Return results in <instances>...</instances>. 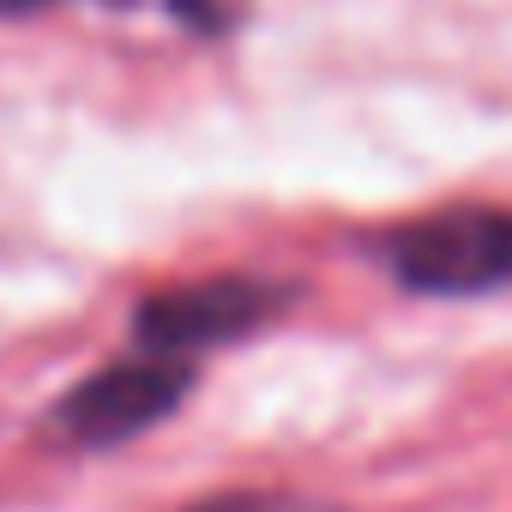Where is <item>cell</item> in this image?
Returning <instances> with one entry per match:
<instances>
[{
  "mask_svg": "<svg viewBox=\"0 0 512 512\" xmlns=\"http://www.w3.org/2000/svg\"><path fill=\"white\" fill-rule=\"evenodd\" d=\"M386 266L416 296H488L512 284V211L452 205L386 241Z\"/></svg>",
  "mask_w": 512,
  "mask_h": 512,
  "instance_id": "6da1fadb",
  "label": "cell"
},
{
  "mask_svg": "<svg viewBox=\"0 0 512 512\" xmlns=\"http://www.w3.org/2000/svg\"><path fill=\"white\" fill-rule=\"evenodd\" d=\"M296 302V284H272V278H199V284H175L157 290L133 308V344L139 356H199L235 338H253L260 326H272L284 308Z\"/></svg>",
  "mask_w": 512,
  "mask_h": 512,
  "instance_id": "7a4b0ae2",
  "label": "cell"
},
{
  "mask_svg": "<svg viewBox=\"0 0 512 512\" xmlns=\"http://www.w3.org/2000/svg\"><path fill=\"white\" fill-rule=\"evenodd\" d=\"M187 392H193V368L187 362H175V356H133V362L85 374L61 398L55 428L73 446H121V440L157 428L163 416H175Z\"/></svg>",
  "mask_w": 512,
  "mask_h": 512,
  "instance_id": "3957f363",
  "label": "cell"
},
{
  "mask_svg": "<svg viewBox=\"0 0 512 512\" xmlns=\"http://www.w3.org/2000/svg\"><path fill=\"white\" fill-rule=\"evenodd\" d=\"M187 512H302V506L284 500V494H211V500H199Z\"/></svg>",
  "mask_w": 512,
  "mask_h": 512,
  "instance_id": "277c9868",
  "label": "cell"
},
{
  "mask_svg": "<svg viewBox=\"0 0 512 512\" xmlns=\"http://www.w3.org/2000/svg\"><path fill=\"white\" fill-rule=\"evenodd\" d=\"M55 0H0V19H25V13H43Z\"/></svg>",
  "mask_w": 512,
  "mask_h": 512,
  "instance_id": "5b68a950",
  "label": "cell"
}]
</instances>
